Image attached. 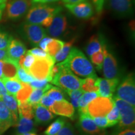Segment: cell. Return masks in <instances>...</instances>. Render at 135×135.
Returning a JSON list of instances; mask_svg holds the SVG:
<instances>
[{
    "instance_id": "cell-45",
    "label": "cell",
    "mask_w": 135,
    "mask_h": 135,
    "mask_svg": "<svg viewBox=\"0 0 135 135\" xmlns=\"http://www.w3.org/2000/svg\"><path fill=\"white\" fill-rule=\"evenodd\" d=\"M53 40V38H50V37H45V38L42 39L41 41H40V42L38 44V45L42 50H45V51H46L47 45H48Z\"/></svg>"
},
{
    "instance_id": "cell-47",
    "label": "cell",
    "mask_w": 135,
    "mask_h": 135,
    "mask_svg": "<svg viewBox=\"0 0 135 135\" xmlns=\"http://www.w3.org/2000/svg\"><path fill=\"white\" fill-rule=\"evenodd\" d=\"M7 94L8 93L6 88H5L4 83H3L2 79H0V98H1L3 96Z\"/></svg>"
},
{
    "instance_id": "cell-42",
    "label": "cell",
    "mask_w": 135,
    "mask_h": 135,
    "mask_svg": "<svg viewBox=\"0 0 135 135\" xmlns=\"http://www.w3.org/2000/svg\"><path fill=\"white\" fill-rule=\"evenodd\" d=\"M93 119L94 122L97 124L98 127L101 129H104V128L109 127L108 122L107 119H106V116H101V117H96L93 118Z\"/></svg>"
},
{
    "instance_id": "cell-33",
    "label": "cell",
    "mask_w": 135,
    "mask_h": 135,
    "mask_svg": "<svg viewBox=\"0 0 135 135\" xmlns=\"http://www.w3.org/2000/svg\"><path fill=\"white\" fill-rule=\"evenodd\" d=\"M35 59L36 58L33 55L26 51V53L20 58L18 64L20 67H22L25 70L28 71L30 68V67L33 65Z\"/></svg>"
},
{
    "instance_id": "cell-14",
    "label": "cell",
    "mask_w": 135,
    "mask_h": 135,
    "mask_svg": "<svg viewBox=\"0 0 135 135\" xmlns=\"http://www.w3.org/2000/svg\"><path fill=\"white\" fill-rule=\"evenodd\" d=\"M66 28V18L59 13L54 16L51 24L47 28V33L53 37H58L65 32Z\"/></svg>"
},
{
    "instance_id": "cell-1",
    "label": "cell",
    "mask_w": 135,
    "mask_h": 135,
    "mask_svg": "<svg viewBox=\"0 0 135 135\" xmlns=\"http://www.w3.org/2000/svg\"><path fill=\"white\" fill-rule=\"evenodd\" d=\"M60 64L62 66L79 76H97L91 62L80 50L76 48L71 49L66 58Z\"/></svg>"
},
{
    "instance_id": "cell-41",
    "label": "cell",
    "mask_w": 135,
    "mask_h": 135,
    "mask_svg": "<svg viewBox=\"0 0 135 135\" xmlns=\"http://www.w3.org/2000/svg\"><path fill=\"white\" fill-rule=\"evenodd\" d=\"M48 82H50L49 78L45 80H35L32 82L30 83L29 84L33 89H43L48 85Z\"/></svg>"
},
{
    "instance_id": "cell-3",
    "label": "cell",
    "mask_w": 135,
    "mask_h": 135,
    "mask_svg": "<svg viewBox=\"0 0 135 135\" xmlns=\"http://www.w3.org/2000/svg\"><path fill=\"white\" fill-rule=\"evenodd\" d=\"M114 104V99L112 97H98L91 101L86 108L78 112L80 114H86L92 119L96 117L106 116L112 109Z\"/></svg>"
},
{
    "instance_id": "cell-8",
    "label": "cell",
    "mask_w": 135,
    "mask_h": 135,
    "mask_svg": "<svg viewBox=\"0 0 135 135\" xmlns=\"http://www.w3.org/2000/svg\"><path fill=\"white\" fill-rule=\"evenodd\" d=\"M31 3L29 0H12L6 4V13L10 19L16 20L25 15Z\"/></svg>"
},
{
    "instance_id": "cell-52",
    "label": "cell",
    "mask_w": 135,
    "mask_h": 135,
    "mask_svg": "<svg viewBox=\"0 0 135 135\" xmlns=\"http://www.w3.org/2000/svg\"><path fill=\"white\" fill-rule=\"evenodd\" d=\"M3 61H0V79H2L3 78Z\"/></svg>"
},
{
    "instance_id": "cell-18",
    "label": "cell",
    "mask_w": 135,
    "mask_h": 135,
    "mask_svg": "<svg viewBox=\"0 0 135 135\" xmlns=\"http://www.w3.org/2000/svg\"><path fill=\"white\" fill-rule=\"evenodd\" d=\"M0 122L2 133L7 130L10 126L14 125L12 114L1 98H0Z\"/></svg>"
},
{
    "instance_id": "cell-51",
    "label": "cell",
    "mask_w": 135,
    "mask_h": 135,
    "mask_svg": "<svg viewBox=\"0 0 135 135\" xmlns=\"http://www.w3.org/2000/svg\"><path fill=\"white\" fill-rule=\"evenodd\" d=\"M58 0H32L33 3H41V4H45V3L55 2Z\"/></svg>"
},
{
    "instance_id": "cell-2",
    "label": "cell",
    "mask_w": 135,
    "mask_h": 135,
    "mask_svg": "<svg viewBox=\"0 0 135 135\" xmlns=\"http://www.w3.org/2000/svg\"><path fill=\"white\" fill-rule=\"evenodd\" d=\"M61 9L59 6L38 3L30 9L26 15V21L30 24L41 25L48 28L51 24L54 16Z\"/></svg>"
},
{
    "instance_id": "cell-34",
    "label": "cell",
    "mask_w": 135,
    "mask_h": 135,
    "mask_svg": "<svg viewBox=\"0 0 135 135\" xmlns=\"http://www.w3.org/2000/svg\"><path fill=\"white\" fill-rule=\"evenodd\" d=\"M48 97L55 101H58L65 99V94L61 88L52 86L45 93Z\"/></svg>"
},
{
    "instance_id": "cell-43",
    "label": "cell",
    "mask_w": 135,
    "mask_h": 135,
    "mask_svg": "<svg viewBox=\"0 0 135 135\" xmlns=\"http://www.w3.org/2000/svg\"><path fill=\"white\" fill-rule=\"evenodd\" d=\"M28 52L31 54L32 55H33L35 58H46V57L49 56L48 53H46V51L42 50L41 48H35L28 51Z\"/></svg>"
},
{
    "instance_id": "cell-46",
    "label": "cell",
    "mask_w": 135,
    "mask_h": 135,
    "mask_svg": "<svg viewBox=\"0 0 135 135\" xmlns=\"http://www.w3.org/2000/svg\"><path fill=\"white\" fill-rule=\"evenodd\" d=\"M96 9L98 13H101L102 11L104 6V0H93Z\"/></svg>"
},
{
    "instance_id": "cell-21",
    "label": "cell",
    "mask_w": 135,
    "mask_h": 135,
    "mask_svg": "<svg viewBox=\"0 0 135 135\" xmlns=\"http://www.w3.org/2000/svg\"><path fill=\"white\" fill-rule=\"evenodd\" d=\"M3 78H16L17 70L19 68L18 62L15 61L9 58L3 60Z\"/></svg>"
},
{
    "instance_id": "cell-57",
    "label": "cell",
    "mask_w": 135,
    "mask_h": 135,
    "mask_svg": "<svg viewBox=\"0 0 135 135\" xmlns=\"http://www.w3.org/2000/svg\"><path fill=\"white\" fill-rule=\"evenodd\" d=\"M19 135H24V134H19Z\"/></svg>"
},
{
    "instance_id": "cell-48",
    "label": "cell",
    "mask_w": 135,
    "mask_h": 135,
    "mask_svg": "<svg viewBox=\"0 0 135 135\" xmlns=\"http://www.w3.org/2000/svg\"><path fill=\"white\" fill-rule=\"evenodd\" d=\"M8 58L7 49H4V50L0 49V61H3Z\"/></svg>"
},
{
    "instance_id": "cell-50",
    "label": "cell",
    "mask_w": 135,
    "mask_h": 135,
    "mask_svg": "<svg viewBox=\"0 0 135 135\" xmlns=\"http://www.w3.org/2000/svg\"><path fill=\"white\" fill-rule=\"evenodd\" d=\"M118 135H135V131L133 129H128L121 132Z\"/></svg>"
},
{
    "instance_id": "cell-13",
    "label": "cell",
    "mask_w": 135,
    "mask_h": 135,
    "mask_svg": "<svg viewBox=\"0 0 135 135\" xmlns=\"http://www.w3.org/2000/svg\"><path fill=\"white\" fill-rule=\"evenodd\" d=\"M54 114L72 118L75 115V109L71 103L66 99L55 101L53 105L48 108Z\"/></svg>"
},
{
    "instance_id": "cell-37",
    "label": "cell",
    "mask_w": 135,
    "mask_h": 135,
    "mask_svg": "<svg viewBox=\"0 0 135 135\" xmlns=\"http://www.w3.org/2000/svg\"><path fill=\"white\" fill-rule=\"evenodd\" d=\"M70 97L71 99V103L75 109H78L79 108V102H80V98L81 97L83 91L81 89H77V90H72V91H66Z\"/></svg>"
},
{
    "instance_id": "cell-22",
    "label": "cell",
    "mask_w": 135,
    "mask_h": 135,
    "mask_svg": "<svg viewBox=\"0 0 135 135\" xmlns=\"http://www.w3.org/2000/svg\"><path fill=\"white\" fill-rule=\"evenodd\" d=\"M2 80L8 94L16 96L17 93L21 89V82H20L16 78H3Z\"/></svg>"
},
{
    "instance_id": "cell-27",
    "label": "cell",
    "mask_w": 135,
    "mask_h": 135,
    "mask_svg": "<svg viewBox=\"0 0 135 135\" xmlns=\"http://www.w3.org/2000/svg\"><path fill=\"white\" fill-rule=\"evenodd\" d=\"M75 39H73L70 41L64 43V45L61 48V50L57 53L55 56V62H62L68 56L71 49L72 48V46L75 42Z\"/></svg>"
},
{
    "instance_id": "cell-31",
    "label": "cell",
    "mask_w": 135,
    "mask_h": 135,
    "mask_svg": "<svg viewBox=\"0 0 135 135\" xmlns=\"http://www.w3.org/2000/svg\"><path fill=\"white\" fill-rule=\"evenodd\" d=\"M66 121L63 118H58L48 126L45 131V135H55L61 130Z\"/></svg>"
},
{
    "instance_id": "cell-56",
    "label": "cell",
    "mask_w": 135,
    "mask_h": 135,
    "mask_svg": "<svg viewBox=\"0 0 135 135\" xmlns=\"http://www.w3.org/2000/svg\"><path fill=\"white\" fill-rule=\"evenodd\" d=\"M2 134V131H1V122H0V135Z\"/></svg>"
},
{
    "instance_id": "cell-16",
    "label": "cell",
    "mask_w": 135,
    "mask_h": 135,
    "mask_svg": "<svg viewBox=\"0 0 135 135\" xmlns=\"http://www.w3.org/2000/svg\"><path fill=\"white\" fill-rule=\"evenodd\" d=\"M7 51L8 58L18 63L20 58L26 53V49L24 44L19 40L11 39Z\"/></svg>"
},
{
    "instance_id": "cell-11",
    "label": "cell",
    "mask_w": 135,
    "mask_h": 135,
    "mask_svg": "<svg viewBox=\"0 0 135 135\" xmlns=\"http://www.w3.org/2000/svg\"><path fill=\"white\" fill-rule=\"evenodd\" d=\"M24 31L28 40L34 45H38L46 37V31L40 25L27 23L24 26Z\"/></svg>"
},
{
    "instance_id": "cell-5",
    "label": "cell",
    "mask_w": 135,
    "mask_h": 135,
    "mask_svg": "<svg viewBox=\"0 0 135 135\" xmlns=\"http://www.w3.org/2000/svg\"><path fill=\"white\" fill-rule=\"evenodd\" d=\"M55 63V59L50 56L46 58H36L33 65L27 71L35 80H45L49 77Z\"/></svg>"
},
{
    "instance_id": "cell-36",
    "label": "cell",
    "mask_w": 135,
    "mask_h": 135,
    "mask_svg": "<svg viewBox=\"0 0 135 135\" xmlns=\"http://www.w3.org/2000/svg\"><path fill=\"white\" fill-rule=\"evenodd\" d=\"M16 78L20 82L25 83H30L35 80L31 75L28 73L26 70L20 66H19L17 70Z\"/></svg>"
},
{
    "instance_id": "cell-28",
    "label": "cell",
    "mask_w": 135,
    "mask_h": 135,
    "mask_svg": "<svg viewBox=\"0 0 135 135\" xmlns=\"http://www.w3.org/2000/svg\"><path fill=\"white\" fill-rule=\"evenodd\" d=\"M51 86V84H48V85L43 89H33L27 101L31 105H35V104L39 103L40 99L43 96V94H45V93Z\"/></svg>"
},
{
    "instance_id": "cell-12",
    "label": "cell",
    "mask_w": 135,
    "mask_h": 135,
    "mask_svg": "<svg viewBox=\"0 0 135 135\" xmlns=\"http://www.w3.org/2000/svg\"><path fill=\"white\" fill-rule=\"evenodd\" d=\"M119 80L118 78L108 80L98 78L97 84L98 86V94L99 97H112L114 92L117 88Z\"/></svg>"
},
{
    "instance_id": "cell-55",
    "label": "cell",
    "mask_w": 135,
    "mask_h": 135,
    "mask_svg": "<svg viewBox=\"0 0 135 135\" xmlns=\"http://www.w3.org/2000/svg\"><path fill=\"white\" fill-rule=\"evenodd\" d=\"M24 135H36V134H35V133L30 132V133H25V134H24Z\"/></svg>"
},
{
    "instance_id": "cell-29",
    "label": "cell",
    "mask_w": 135,
    "mask_h": 135,
    "mask_svg": "<svg viewBox=\"0 0 135 135\" xmlns=\"http://www.w3.org/2000/svg\"><path fill=\"white\" fill-rule=\"evenodd\" d=\"M64 42L57 39H53L50 43L47 45L46 51L48 55L52 58H55V55L61 50L64 45ZM55 59V58H54Z\"/></svg>"
},
{
    "instance_id": "cell-9",
    "label": "cell",
    "mask_w": 135,
    "mask_h": 135,
    "mask_svg": "<svg viewBox=\"0 0 135 135\" xmlns=\"http://www.w3.org/2000/svg\"><path fill=\"white\" fill-rule=\"evenodd\" d=\"M103 51L104 60L102 68L104 76L108 80L118 78V64L116 58L112 54L108 51L105 45L103 47Z\"/></svg>"
},
{
    "instance_id": "cell-15",
    "label": "cell",
    "mask_w": 135,
    "mask_h": 135,
    "mask_svg": "<svg viewBox=\"0 0 135 135\" xmlns=\"http://www.w3.org/2000/svg\"><path fill=\"white\" fill-rule=\"evenodd\" d=\"M65 6L73 15L81 19H88L93 13L91 4L84 1L75 4H65Z\"/></svg>"
},
{
    "instance_id": "cell-19",
    "label": "cell",
    "mask_w": 135,
    "mask_h": 135,
    "mask_svg": "<svg viewBox=\"0 0 135 135\" xmlns=\"http://www.w3.org/2000/svg\"><path fill=\"white\" fill-rule=\"evenodd\" d=\"M3 102L12 114L14 125H16L18 121V103L15 96L7 94L1 98Z\"/></svg>"
},
{
    "instance_id": "cell-20",
    "label": "cell",
    "mask_w": 135,
    "mask_h": 135,
    "mask_svg": "<svg viewBox=\"0 0 135 135\" xmlns=\"http://www.w3.org/2000/svg\"><path fill=\"white\" fill-rule=\"evenodd\" d=\"M112 9L119 15H128L132 9L131 0H109Z\"/></svg>"
},
{
    "instance_id": "cell-6",
    "label": "cell",
    "mask_w": 135,
    "mask_h": 135,
    "mask_svg": "<svg viewBox=\"0 0 135 135\" xmlns=\"http://www.w3.org/2000/svg\"><path fill=\"white\" fill-rule=\"evenodd\" d=\"M114 104L119 109V126L121 127H133L135 123L134 106L123 99L114 98Z\"/></svg>"
},
{
    "instance_id": "cell-30",
    "label": "cell",
    "mask_w": 135,
    "mask_h": 135,
    "mask_svg": "<svg viewBox=\"0 0 135 135\" xmlns=\"http://www.w3.org/2000/svg\"><path fill=\"white\" fill-rule=\"evenodd\" d=\"M98 97L99 96L97 92H84L80 98L78 111L86 108L88 104Z\"/></svg>"
},
{
    "instance_id": "cell-17",
    "label": "cell",
    "mask_w": 135,
    "mask_h": 135,
    "mask_svg": "<svg viewBox=\"0 0 135 135\" xmlns=\"http://www.w3.org/2000/svg\"><path fill=\"white\" fill-rule=\"evenodd\" d=\"M34 117L36 124H46L55 118V115L48 108L40 104L33 105Z\"/></svg>"
},
{
    "instance_id": "cell-10",
    "label": "cell",
    "mask_w": 135,
    "mask_h": 135,
    "mask_svg": "<svg viewBox=\"0 0 135 135\" xmlns=\"http://www.w3.org/2000/svg\"><path fill=\"white\" fill-rule=\"evenodd\" d=\"M79 126L84 133L89 135H104L103 129L97 126L93 119L86 114H80Z\"/></svg>"
},
{
    "instance_id": "cell-38",
    "label": "cell",
    "mask_w": 135,
    "mask_h": 135,
    "mask_svg": "<svg viewBox=\"0 0 135 135\" xmlns=\"http://www.w3.org/2000/svg\"><path fill=\"white\" fill-rule=\"evenodd\" d=\"M90 58L91 62L96 66L98 70H101L102 69L103 63L104 60V53L103 50L90 56Z\"/></svg>"
},
{
    "instance_id": "cell-49",
    "label": "cell",
    "mask_w": 135,
    "mask_h": 135,
    "mask_svg": "<svg viewBox=\"0 0 135 135\" xmlns=\"http://www.w3.org/2000/svg\"><path fill=\"white\" fill-rule=\"evenodd\" d=\"M65 4H75L84 2L86 0H62Z\"/></svg>"
},
{
    "instance_id": "cell-40",
    "label": "cell",
    "mask_w": 135,
    "mask_h": 135,
    "mask_svg": "<svg viewBox=\"0 0 135 135\" xmlns=\"http://www.w3.org/2000/svg\"><path fill=\"white\" fill-rule=\"evenodd\" d=\"M12 39L7 33L0 31V49L4 50L7 49L9 42Z\"/></svg>"
},
{
    "instance_id": "cell-32",
    "label": "cell",
    "mask_w": 135,
    "mask_h": 135,
    "mask_svg": "<svg viewBox=\"0 0 135 135\" xmlns=\"http://www.w3.org/2000/svg\"><path fill=\"white\" fill-rule=\"evenodd\" d=\"M18 114L23 117L33 119L34 118L33 105L28 101L23 103H18Z\"/></svg>"
},
{
    "instance_id": "cell-53",
    "label": "cell",
    "mask_w": 135,
    "mask_h": 135,
    "mask_svg": "<svg viewBox=\"0 0 135 135\" xmlns=\"http://www.w3.org/2000/svg\"><path fill=\"white\" fill-rule=\"evenodd\" d=\"M4 8H5L4 6H1V5H0V20H1V17H2L3 11V9H4Z\"/></svg>"
},
{
    "instance_id": "cell-35",
    "label": "cell",
    "mask_w": 135,
    "mask_h": 135,
    "mask_svg": "<svg viewBox=\"0 0 135 135\" xmlns=\"http://www.w3.org/2000/svg\"><path fill=\"white\" fill-rule=\"evenodd\" d=\"M108 122L109 127L113 126L119 122V109L114 104L112 109L109 111V113L106 116Z\"/></svg>"
},
{
    "instance_id": "cell-4",
    "label": "cell",
    "mask_w": 135,
    "mask_h": 135,
    "mask_svg": "<svg viewBox=\"0 0 135 135\" xmlns=\"http://www.w3.org/2000/svg\"><path fill=\"white\" fill-rule=\"evenodd\" d=\"M82 80L67 68L62 66L61 70L52 79L51 83L67 91L80 89Z\"/></svg>"
},
{
    "instance_id": "cell-26",
    "label": "cell",
    "mask_w": 135,
    "mask_h": 135,
    "mask_svg": "<svg viewBox=\"0 0 135 135\" xmlns=\"http://www.w3.org/2000/svg\"><path fill=\"white\" fill-rule=\"evenodd\" d=\"M22 88L16 94V98L18 101V103H23L28 101L30 94H31L33 88L29 83H21Z\"/></svg>"
},
{
    "instance_id": "cell-7",
    "label": "cell",
    "mask_w": 135,
    "mask_h": 135,
    "mask_svg": "<svg viewBox=\"0 0 135 135\" xmlns=\"http://www.w3.org/2000/svg\"><path fill=\"white\" fill-rule=\"evenodd\" d=\"M116 97L134 106L135 83L133 74H129L117 88Z\"/></svg>"
},
{
    "instance_id": "cell-23",
    "label": "cell",
    "mask_w": 135,
    "mask_h": 135,
    "mask_svg": "<svg viewBox=\"0 0 135 135\" xmlns=\"http://www.w3.org/2000/svg\"><path fill=\"white\" fill-rule=\"evenodd\" d=\"M104 45V44L101 41L100 39L99 38V36L97 35H93L91 37L88 43L86 49V53L90 56L94 53L102 50Z\"/></svg>"
},
{
    "instance_id": "cell-24",
    "label": "cell",
    "mask_w": 135,
    "mask_h": 135,
    "mask_svg": "<svg viewBox=\"0 0 135 135\" xmlns=\"http://www.w3.org/2000/svg\"><path fill=\"white\" fill-rule=\"evenodd\" d=\"M18 133L19 134H24L25 133H30L34 129L35 124L33 119L19 116V120L17 123Z\"/></svg>"
},
{
    "instance_id": "cell-39",
    "label": "cell",
    "mask_w": 135,
    "mask_h": 135,
    "mask_svg": "<svg viewBox=\"0 0 135 135\" xmlns=\"http://www.w3.org/2000/svg\"><path fill=\"white\" fill-rule=\"evenodd\" d=\"M55 135H78L76 129L70 123L66 122L63 127Z\"/></svg>"
},
{
    "instance_id": "cell-54",
    "label": "cell",
    "mask_w": 135,
    "mask_h": 135,
    "mask_svg": "<svg viewBox=\"0 0 135 135\" xmlns=\"http://www.w3.org/2000/svg\"><path fill=\"white\" fill-rule=\"evenodd\" d=\"M6 0H0V5H1V6H6Z\"/></svg>"
},
{
    "instance_id": "cell-44",
    "label": "cell",
    "mask_w": 135,
    "mask_h": 135,
    "mask_svg": "<svg viewBox=\"0 0 135 135\" xmlns=\"http://www.w3.org/2000/svg\"><path fill=\"white\" fill-rule=\"evenodd\" d=\"M54 103H55V101L53 100L51 98H50L49 97H48L46 94H44L43 97H41V99H40L39 104H40L41 105L44 106H45V107L49 108L53 105Z\"/></svg>"
},
{
    "instance_id": "cell-25",
    "label": "cell",
    "mask_w": 135,
    "mask_h": 135,
    "mask_svg": "<svg viewBox=\"0 0 135 135\" xmlns=\"http://www.w3.org/2000/svg\"><path fill=\"white\" fill-rule=\"evenodd\" d=\"M97 76L87 77L82 80L81 89L83 92H97L98 86L97 84Z\"/></svg>"
}]
</instances>
